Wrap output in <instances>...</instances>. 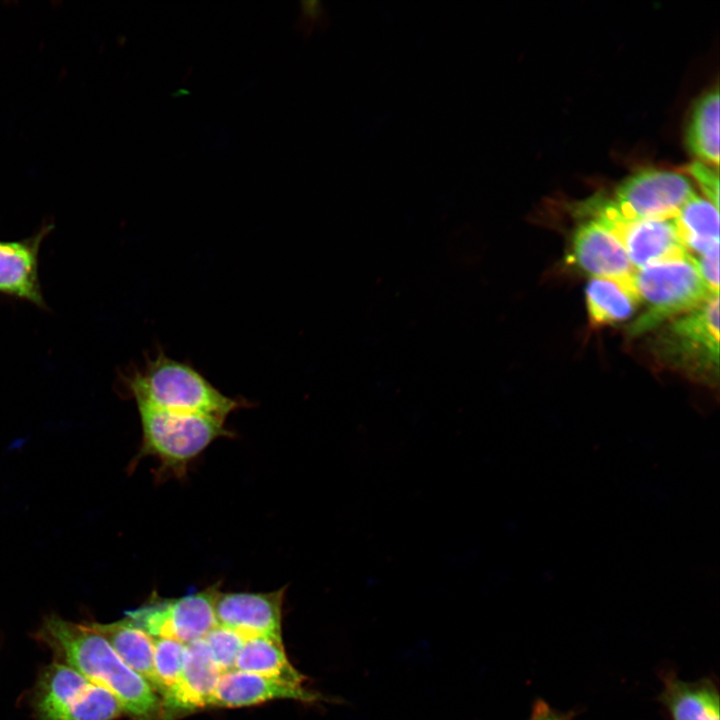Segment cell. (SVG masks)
<instances>
[{"label":"cell","mask_w":720,"mask_h":720,"mask_svg":"<svg viewBox=\"0 0 720 720\" xmlns=\"http://www.w3.org/2000/svg\"><path fill=\"white\" fill-rule=\"evenodd\" d=\"M633 284L646 310L629 326L630 336L650 331L713 296L701 276L697 260L689 253L635 270Z\"/></svg>","instance_id":"obj_4"},{"label":"cell","mask_w":720,"mask_h":720,"mask_svg":"<svg viewBox=\"0 0 720 720\" xmlns=\"http://www.w3.org/2000/svg\"><path fill=\"white\" fill-rule=\"evenodd\" d=\"M586 307L594 326L628 319L639 302L634 284L608 278H593L586 286Z\"/></svg>","instance_id":"obj_17"},{"label":"cell","mask_w":720,"mask_h":720,"mask_svg":"<svg viewBox=\"0 0 720 720\" xmlns=\"http://www.w3.org/2000/svg\"><path fill=\"white\" fill-rule=\"evenodd\" d=\"M693 195L692 183L685 175L648 169L625 179L609 201L625 221L668 220Z\"/></svg>","instance_id":"obj_8"},{"label":"cell","mask_w":720,"mask_h":720,"mask_svg":"<svg viewBox=\"0 0 720 720\" xmlns=\"http://www.w3.org/2000/svg\"><path fill=\"white\" fill-rule=\"evenodd\" d=\"M583 211L618 238L635 270L688 253L673 219L625 221L608 199L600 198L584 205Z\"/></svg>","instance_id":"obj_9"},{"label":"cell","mask_w":720,"mask_h":720,"mask_svg":"<svg viewBox=\"0 0 720 720\" xmlns=\"http://www.w3.org/2000/svg\"><path fill=\"white\" fill-rule=\"evenodd\" d=\"M31 706L37 720H115L123 713L109 691L57 661L40 671Z\"/></svg>","instance_id":"obj_6"},{"label":"cell","mask_w":720,"mask_h":720,"mask_svg":"<svg viewBox=\"0 0 720 720\" xmlns=\"http://www.w3.org/2000/svg\"><path fill=\"white\" fill-rule=\"evenodd\" d=\"M220 676L203 638L186 644L179 681L161 699L164 720H177L208 707Z\"/></svg>","instance_id":"obj_11"},{"label":"cell","mask_w":720,"mask_h":720,"mask_svg":"<svg viewBox=\"0 0 720 720\" xmlns=\"http://www.w3.org/2000/svg\"><path fill=\"white\" fill-rule=\"evenodd\" d=\"M573 712H561L552 708L544 700H537L532 708L529 720H572Z\"/></svg>","instance_id":"obj_25"},{"label":"cell","mask_w":720,"mask_h":720,"mask_svg":"<svg viewBox=\"0 0 720 720\" xmlns=\"http://www.w3.org/2000/svg\"><path fill=\"white\" fill-rule=\"evenodd\" d=\"M286 587L267 592H218L214 603L217 625L235 630L245 639L270 636L282 639V605Z\"/></svg>","instance_id":"obj_10"},{"label":"cell","mask_w":720,"mask_h":720,"mask_svg":"<svg viewBox=\"0 0 720 720\" xmlns=\"http://www.w3.org/2000/svg\"><path fill=\"white\" fill-rule=\"evenodd\" d=\"M276 699L315 702L320 697L300 683L233 670L221 674L209 706L236 708Z\"/></svg>","instance_id":"obj_14"},{"label":"cell","mask_w":720,"mask_h":720,"mask_svg":"<svg viewBox=\"0 0 720 720\" xmlns=\"http://www.w3.org/2000/svg\"><path fill=\"white\" fill-rule=\"evenodd\" d=\"M571 259L595 278L633 284L635 268L618 238L594 220L582 223L571 244Z\"/></svg>","instance_id":"obj_12"},{"label":"cell","mask_w":720,"mask_h":720,"mask_svg":"<svg viewBox=\"0 0 720 720\" xmlns=\"http://www.w3.org/2000/svg\"><path fill=\"white\" fill-rule=\"evenodd\" d=\"M685 248L702 255L719 246L718 208L707 199L693 195L673 218Z\"/></svg>","instance_id":"obj_19"},{"label":"cell","mask_w":720,"mask_h":720,"mask_svg":"<svg viewBox=\"0 0 720 720\" xmlns=\"http://www.w3.org/2000/svg\"><path fill=\"white\" fill-rule=\"evenodd\" d=\"M142 442L136 459L152 456L159 473L183 475L189 463L218 438L231 437L225 418L184 414L137 405Z\"/></svg>","instance_id":"obj_3"},{"label":"cell","mask_w":720,"mask_h":720,"mask_svg":"<svg viewBox=\"0 0 720 720\" xmlns=\"http://www.w3.org/2000/svg\"><path fill=\"white\" fill-rule=\"evenodd\" d=\"M687 145L700 160L719 165V90L714 88L695 103L687 130Z\"/></svg>","instance_id":"obj_20"},{"label":"cell","mask_w":720,"mask_h":720,"mask_svg":"<svg viewBox=\"0 0 720 720\" xmlns=\"http://www.w3.org/2000/svg\"><path fill=\"white\" fill-rule=\"evenodd\" d=\"M658 360L696 381L716 384L719 367V295H713L660 331Z\"/></svg>","instance_id":"obj_5"},{"label":"cell","mask_w":720,"mask_h":720,"mask_svg":"<svg viewBox=\"0 0 720 720\" xmlns=\"http://www.w3.org/2000/svg\"><path fill=\"white\" fill-rule=\"evenodd\" d=\"M101 634L121 660L141 676L159 696L154 669L153 638L129 618L112 623H90Z\"/></svg>","instance_id":"obj_16"},{"label":"cell","mask_w":720,"mask_h":720,"mask_svg":"<svg viewBox=\"0 0 720 720\" xmlns=\"http://www.w3.org/2000/svg\"><path fill=\"white\" fill-rule=\"evenodd\" d=\"M700 186L707 200L715 207L719 206V177L718 174L706 164L696 161L686 168Z\"/></svg>","instance_id":"obj_23"},{"label":"cell","mask_w":720,"mask_h":720,"mask_svg":"<svg viewBox=\"0 0 720 720\" xmlns=\"http://www.w3.org/2000/svg\"><path fill=\"white\" fill-rule=\"evenodd\" d=\"M660 701L672 720H719V693L710 679L686 682L669 673Z\"/></svg>","instance_id":"obj_15"},{"label":"cell","mask_w":720,"mask_h":720,"mask_svg":"<svg viewBox=\"0 0 720 720\" xmlns=\"http://www.w3.org/2000/svg\"><path fill=\"white\" fill-rule=\"evenodd\" d=\"M235 670L300 684L305 678L288 660L282 639L270 636L245 639Z\"/></svg>","instance_id":"obj_18"},{"label":"cell","mask_w":720,"mask_h":720,"mask_svg":"<svg viewBox=\"0 0 720 720\" xmlns=\"http://www.w3.org/2000/svg\"><path fill=\"white\" fill-rule=\"evenodd\" d=\"M218 592V585L177 598L154 592L141 606L127 611L126 617L153 639L188 644L204 638L217 625L214 603Z\"/></svg>","instance_id":"obj_7"},{"label":"cell","mask_w":720,"mask_h":720,"mask_svg":"<svg viewBox=\"0 0 720 720\" xmlns=\"http://www.w3.org/2000/svg\"><path fill=\"white\" fill-rule=\"evenodd\" d=\"M154 669L159 684V697L162 699L178 683L185 656L186 644L157 638L153 639Z\"/></svg>","instance_id":"obj_21"},{"label":"cell","mask_w":720,"mask_h":720,"mask_svg":"<svg viewBox=\"0 0 720 720\" xmlns=\"http://www.w3.org/2000/svg\"><path fill=\"white\" fill-rule=\"evenodd\" d=\"M121 378L137 405L156 410L226 419L248 406L245 399L225 395L191 364L173 359L162 350Z\"/></svg>","instance_id":"obj_2"},{"label":"cell","mask_w":720,"mask_h":720,"mask_svg":"<svg viewBox=\"0 0 720 720\" xmlns=\"http://www.w3.org/2000/svg\"><path fill=\"white\" fill-rule=\"evenodd\" d=\"M53 229L44 225L33 236L0 241V293L46 309L38 275L41 244Z\"/></svg>","instance_id":"obj_13"},{"label":"cell","mask_w":720,"mask_h":720,"mask_svg":"<svg viewBox=\"0 0 720 720\" xmlns=\"http://www.w3.org/2000/svg\"><path fill=\"white\" fill-rule=\"evenodd\" d=\"M701 276L713 295H719V246H715L697 260Z\"/></svg>","instance_id":"obj_24"},{"label":"cell","mask_w":720,"mask_h":720,"mask_svg":"<svg viewBox=\"0 0 720 720\" xmlns=\"http://www.w3.org/2000/svg\"><path fill=\"white\" fill-rule=\"evenodd\" d=\"M220 673L235 670L245 638L235 630L216 625L203 638Z\"/></svg>","instance_id":"obj_22"},{"label":"cell","mask_w":720,"mask_h":720,"mask_svg":"<svg viewBox=\"0 0 720 720\" xmlns=\"http://www.w3.org/2000/svg\"><path fill=\"white\" fill-rule=\"evenodd\" d=\"M57 662L75 669L109 691L133 720H164L162 702L150 685L128 667L91 624H78L52 615L36 633Z\"/></svg>","instance_id":"obj_1"}]
</instances>
